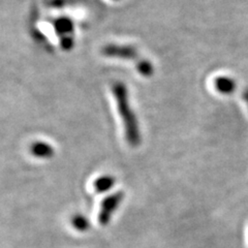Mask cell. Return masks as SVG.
Segmentation results:
<instances>
[{
	"mask_svg": "<svg viewBox=\"0 0 248 248\" xmlns=\"http://www.w3.org/2000/svg\"><path fill=\"white\" fill-rule=\"evenodd\" d=\"M112 93L115 97L116 103H117L118 113L123 122L126 141L130 146L136 147L141 144L142 137L136 114L129 105L128 90L126 85L122 82L113 83Z\"/></svg>",
	"mask_w": 248,
	"mask_h": 248,
	"instance_id": "1",
	"label": "cell"
},
{
	"mask_svg": "<svg viewBox=\"0 0 248 248\" xmlns=\"http://www.w3.org/2000/svg\"><path fill=\"white\" fill-rule=\"evenodd\" d=\"M102 53L107 57L112 58H119L123 60H140L138 50L133 46L128 45H114L110 44L105 46Z\"/></svg>",
	"mask_w": 248,
	"mask_h": 248,
	"instance_id": "2",
	"label": "cell"
},
{
	"mask_svg": "<svg viewBox=\"0 0 248 248\" xmlns=\"http://www.w3.org/2000/svg\"><path fill=\"white\" fill-rule=\"evenodd\" d=\"M215 88L223 95H230L237 88L236 81L230 77H218L214 82Z\"/></svg>",
	"mask_w": 248,
	"mask_h": 248,
	"instance_id": "3",
	"label": "cell"
},
{
	"mask_svg": "<svg viewBox=\"0 0 248 248\" xmlns=\"http://www.w3.org/2000/svg\"><path fill=\"white\" fill-rule=\"evenodd\" d=\"M136 67H137V71L139 72L140 75H142L143 77H147L149 78L153 75L154 73V67H153V64L151 63V62L149 60H146V59H140L137 64H136Z\"/></svg>",
	"mask_w": 248,
	"mask_h": 248,
	"instance_id": "4",
	"label": "cell"
},
{
	"mask_svg": "<svg viewBox=\"0 0 248 248\" xmlns=\"http://www.w3.org/2000/svg\"><path fill=\"white\" fill-rule=\"evenodd\" d=\"M113 183H114L113 178L108 176V177H103V178H100V179H98L95 183V186H96V189L98 191H106L107 189L111 187Z\"/></svg>",
	"mask_w": 248,
	"mask_h": 248,
	"instance_id": "5",
	"label": "cell"
},
{
	"mask_svg": "<svg viewBox=\"0 0 248 248\" xmlns=\"http://www.w3.org/2000/svg\"><path fill=\"white\" fill-rule=\"evenodd\" d=\"M74 223H75V226L77 227V228H79V229H85V227H86V221H85V219L84 218H76L75 220H74Z\"/></svg>",
	"mask_w": 248,
	"mask_h": 248,
	"instance_id": "6",
	"label": "cell"
},
{
	"mask_svg": "<svg viewBox=\"0 0 248 248\" xmlns=\"http://www.w3.org/2000/svg\"><path fill=\"white\" fill-rule=\"evenodd\" d=\"M242 97H243L244 102L246 103V105H247V107H248V87H246V88L243 90Z\"/></svg>",
	"mask_w": 248,
	"mask_h": 248,
	"instance_id": "7",
	"label": "cell"
}]
</instances>
